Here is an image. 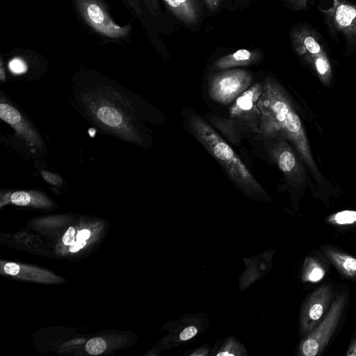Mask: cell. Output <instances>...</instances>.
<instances>
[{
  "label": "cell",
  "mask_w": 356,
  "mask_h": 356,
  "mask_svg": "<svg viewBox=\"0 0 356 356\" xmlns=\"http://www.w3.org/2000/svg\"><path fill=\"white\" fill-rule=\"evenodd\" d=\"M72 105L101 133L140 147L151 145L145 124L148 104L138 95L101 76H82L72 83Z\"/></svg>",
  "instance_id": "obj_1"
},
{
  "label": "cell",
  "mask_w": 356,
  "mask_h": 356,
  "mask_svg": "<svg viewBox=\"0 0 356 356\" xmlns=\"http://www.w3.org/2000/svg\"><path fill=\"white\" fill-rule=\"evenodd\" d=\"M262 83L263 90L257 102L261 114L258 136L280 137L291 142L314 176L319 179V171L313 159L305 129L286 92L270 75Z\"/></svg>",
  "instance_id": "obj_2"
},
{
  "label": "cell",
  "mask_w": 356,
  "mask_h": 356,
  "mask_svg": "<svg viewBox=\"0 0 356 356\" xmlns=\"http://www.w3.org/2000/svg\"><path fill=\"white\" fill-rule=\"evenodd\" d=\"M189 130L218 162L229 179L246 196L266 201L268 195L231 146L203 118L191 115Z\"/></svg>",
  "instance_id": "obj_3"
},
{
  "label": "cell",
  "mask_w": 356,
  "mask_h": 356,
  "mask_svg": "<svg viewBox=\"0 0 356 356\" xmlns=\"http://www.w3.org/2000/svg\"><path fill=\"white\" fill-rule=\"evenodd\" d=\"M263 83L257 82L238 97L229 109L228 117H209L210 122L234 145L240 144L247 133L260 134L261 114L257 102Z\"/></svg>",
  "instance_id": "obj_4"
},
{
  "label": "cell",
  "mask_w": 356,
  "mask_h": 356,
  "mask_svg": "<svg viewBox=\"0 0 356 356\" xmlns=\"http://www.w3.org/2000/svg\"><path fill=\"white\" fill-rule=\"evenodd\" d=\"M0 118L14 131L12 146L26 160L42 163L47 155V146L38 129L22 108L2 91L0 95Z\"/></svg>",
  "instance_id": "obj_5"
},
{
  "label": "cell",
  "mask_w": 356,
  "mask_h": 356,
  "mask_svg": "<svg viewBox=\"0 0 356 356\" xmlns=\"http://www.w3.org/2000/svg\"><path fill=\"white\" fill-rule=\"evenodd\" d=\"M291 48L300 60L313 70L325 85L332 77L327 41L318 29L307 22L293 25L289 31Z\"/></svg>",
  "instance_id": "obj_6"
},
{
  "label": "cell",
  "mask_w": 356,
  "mask_h": 356,
  "mask_svg": "<svg viewBox=\"0 0 356 356\" xmlns=\"http://www.w3.org/2000/svg\"><path fill=\"white\" fill-rule=\"evenodd\" d=\"M317 8L330 39L346 54H356V0H331L330 7Z\"/></svg>",
  "instance_id": "obj_7"
},
{
  "label": "cell",
  "mask_w": 356,
  "mask_h": 356,
  "mask_svg": "<svg viewBox=\"0 0 356 356\" xmlns=\"http://www.w3.org/2000/svg\"><path fill=\"white\" fill-rule=\"evenodd\" d=\"M346 304V294L343 291L334 298L325 318L300 341L298 355L316 356L322 353L337 327Z\"/></svg>",
  "instance_id": "obj_8"
},
{
  "label": "cell",
  "mask_w": 356,
  "mask_h": 356,
  "mask_svg": "<svg viewBox=\"0 0 356 356\" xmlns=\"http://www.w3.org/2000/svg\"><path fill=\"white\" fill-rule=\"evenodd\" d=\"M253 82L250 72L241 68L218 71L209 81L210 98L218 104L228 105L247 90Z\"/></svg>",
  "instance_id": "obj_9"
},
{
  "label": "cell",
  "mask_w": 356,
  "mask_h": 356,
  "mask_svg": "<svg viewBox=\"0 0 356 356\" xmlns=\"http://www.w3.org/2000/svg\"><path fill=\"white\" fill-rule=\"evenodd\" d=\"M258 136L264 149L283 173L288 184L300 186L306 179L305 173L289 141L280 137Z\"/></svg>",
  "instance_id": "obj_10"
},
{
  "label": "cell",
  "mask_w": 356,
  "mask_h": 356,
  "mask_svg": "<svg viewBox=\"0 0 356 356\" xmlns=\"http://www.w3.org/2000/svg\"><path fill=\"white\" fill-rule=\"evenodd\" d=\"M76 3L87 24L99 33L108 38H119L129 32V27L115 24L98 0H76Z\"/></svg>",
  "instance_id": "obj_11"
},
{
  "label": "cell",
  "mask_w": 356,
  "mask_h": 356,
  "mask_svg": "<svg viewBox=\"0 0 356 356\" xmlns=\"http://www.w3.org/2000/svg\"><path fill=\"white\" fill-rule=\"evenodd\" d=\"M332 289L323 284L309 294L304 301L299 318V334L306 336L320 323L332 299Z\"/></svg>",
  "instance_id": "obj_12"
},
{
  "label": "cell",
  "mask_w": 356,
  "mask_h": 356,
  "mask_svg": "<svg viewBox=\"0 0 356 356\" xmlns=\"http://www.w3.org/2000/svg\"><path fill=\"white\" fill-rule=\"evenodd\" d=\"M209 323L204 314L185 315L177 321L171 322V332L168 340L172 348L191 342L204 332Z\"/></svg>",
  "instance_id": "obj_13"
},
{
  "label": "cell",
  "mask_w": 356,
  "mask_h": 356,
  "mask_svg": "<svg viewBox=\"0 0 356 356\" xmlns=\"http://www.w3.org/2000/svg\"><path fill=\"white\" fill-rule=\"evenodd\" d=\"M275 251L271 250L257 257L243 259L246 268L239 279L241 291L259 280L270 269L271 259Z\"/></svg>",
  "instance_id": "obj_14"
},
{
  "label": "cell",
  "mask_w": 356,
  "mask_h": 356,
  "mask_svg": "<svg viewBox=\"0 0 356 356\" xmlns=\"http://www.w3.org/2000/svg\"><path fill=\"white\" fill-rule=\"evenodd\" d=\"M263 54L258 49H241L218 58L211 66L210 70L218 72L237 67L249 66L259 63Z\"/></svg>",
  "instance_id": "obj_15"
},
{
  "label": "cell",
  "mask_w": 356,
  "mask_h": 356,
  "mask_svg": "<svg viewBox=\"0 0 356 356\" xmlns=\"http://www.w3.org/2000/svg\"><path fill=\"white\" fill-rule=\"evenodd\" d=\"M172 14L187 26L197 24L201 8L197 0H163Z\"/></svg>",
  "instance_id": "obj_16"
},
{
  "label": "cell",
  "mask_w": 356,
  "mask_h": 356,
  "mask_svg": "<svg viewBox=\"0 0 356 356\" xmlns=\"http://www.w3.org/2000/svg\"><path fill=\"white\" fill-rule=\"evenodd\" d=\"M322 252L344 277L356 279V258L334 247L323 245Z\"/></svg>",
  "instance_id": "obj_17"
},
{
  "label": "cell",
  "mask_w": 356,
  "mask_h": 356,
  "mask_svg": "<svg viewBox=\"0 0 356 356\" xmlns=\"http://www.w3.org/2000/svg\"><path fill=\"white\" fill-rule=\"evenodd\" d=\"M2 202H11L17 206H28L31 204L46 206L49 204L50 200L45 194L34 190L15 191L2 193Z\"/></svg>",
  "instance_id": "obj_18"
},
{
  "label": "cell",
  "mask_w": 356,
  "mask_h": 356,
  "mask_svg": "<svg viewBox=\"0 0 356 356\" xmlns=\"http://www.w3.org/2000/svg\"><path fill=\"white\" fill-rule=\"evenodd\" d=\"M247 355L243 345L233 336L218 341L211 348L210 353L212 356H246Z\"/></svg>",
  "instance_id": "obj_19"
},
{
  "label": "cell",
  "mask_w": 356,
  "mask_h": 356,
  "mask_svg": "<svg viewBox=\"0 0 356 356\" xmlns=\"http://www.w3.org/2000/svg\"><path fill=\"white\" fill-rule=\"evenodd\" d=\"M325 273V268L319 260L313 257H307L302 266L301 280L304 282H318L323 278Z\"/></svg>",
  "instance_id": "obj_20"
},
{
  "label": "cell",
  "mask_w": 356,
  "mask_h": 356,
  "mask_svg": "<svg viewBox=\"0 0 356 356\" xmlns=\"http://www.w3.org/2000/svg\"><path fill=\"white\" fill-rule=\"evenodd\" d=\"M328 224L334 226H351L356 225V211L344 210L332 213L327 217Z\"/></svg>",
  "instance_id": "obj_21"
},
{
  "label": "cell",
  "mask_w": 356,
  "mask_h": 356,
  "mask_svg": "<svg viewBox=\"0 0 356 356\" xmlns=\"http://www.w3.org/2000/svg\"><path fill=\"white\" fill-rule=\"evenodd\" d=\"M289 10L302 12L309 10L315 0H280Z\"/></svg>",
  "instance_id": "obj_22"
},
{
  "label": "cell",
  "mask_w": 356,
  "mask_h": 356,
  "mask_svg": "<svg viewBox=\"0 0 356 356\" xmlns=\"http://www.w3.org/2000/svg\"><path fill=\"white\" fill-rule=\"evenodd\" d=\"M106 347V341L100 338L95 337L90 339L86 344V350L92 355H97L102 353Z\"/></svg>",
  "instance_id": "obj_23"
},
{
  "label": "cell",
  "mask_w": 356,
  "mask_h": 356,
  "mask_svg": "<svg viewBox=\"0 0 356 356\" xmlns=\"http://www.w3.org/2000/svg\"><path fill=\"white\" fill-rule=\"evenodd\" d=\"M40 176L47 184L54 186H60L65 184V180L58 173L51 172L46 170H38Z\"/></svg>",
  "instance_id": "obj_24"
},
{
  "label": "cell",
  "mask_w": 356,
  "mask_h": 356,
  "mask_svg": "<svg viewBox=\"0 0 356 356\" xmlns=\"http://www.w3.org/2000/svg\"><path fill=\"white\" fill-rule=\"evenodd\" d=\"M9 69L15 74H22L27 71V65L22 59L15 58L10 61Z\"/></svg>",
  "instance_id": "obj_25"
},
{
  "label": "cell",
  "mask_w": 356,
  "mask_h": 356,
  "mask_svg": "<svg viewBox=\"0 0 356 356\" xmlns=\"http://www.w3.org/2000/svg\"><path fill=\"white\" fill-rule=\"evenodd\" d=\"M211 351V348L208 344H204L197 348L186 350L184 355L188 356H207L210 355Z\"/></svg>",
  "instance_id": "obj_26"
},
{
  "label": "cell",
  "mask_w": 356,
  "mask_h": 356,
  "mask_svg": "<svg viewBox=\"0 0 356 356\" xmlns=\"http://www.w3.org/2000/svg\"><path fill=\"white\" fill-rule=\"evenodd\" d=\"M74 234H75V229L72 227H70L64 236H63V242L66 245H72L74 241Z\"/></svg>",
  "instance_id": "obj_27"
},
{
  "label": "cell",
  "mask_w": 356,
  "mask_h": 356,
  "mask_svg": "<svg viewBox=\"0 0 356 356\" xmlns=\"http://www.w3.org/2000/svg\"><path fill=\"white\" fill-rule=\"evenodd\" d=\"M4 271L8 275H16L19 272V266L15 263L9 262L4 266Z\"/></svg>",
  "instance_id": "obj_28"
},
{
  "label": "cell",
  "mask_w": 356,
  "mask_h": 356,
  "mask_svg": "<svg viewBox=\"0 0 356 356\" xmlns=\"http://www.w3.org/2000/svg\"><path fill=\"white\" fill-rule=\"evenodd\" d=\"M208 9L213 12L216 10L224 0H203Z\"/></svg>",
  "instance_id": "obj_29"
},
{
  "label": "cell",
  "mask_w": 356,
  "mask_h": 356,
  "mask_svg": "<svg viewBox=\"0 0 356 356\" xmlns=\"http://www.w3.org/2000/svg\"><path fill=\"white\" fill-rule=\"evenodd\" d=\"M152 14H156L159 10L158 0H143Z\"/></svg>",
  "instance_id": "obj_30"
},
{
  "label": "cell",
  "mask_w": 356,
  "mask_h": 356,
  "mask_svg": "<svg viewBox=\"0 0 356 356\" xmlns=\"http://www.w3.org/2000/svg\"><path fill=\"white\" fill-rule=\"evenodd\" d=\"M86 244V240H77L70 245V250L72 252H76L83 248Z\"/></svg>",
  "instance_id": "obj_31"
},
{
  "label": "cell",
  "mask_w": 356,
  "mask_h": 356,
  "mask_svg": "<svg viewBox=\"0 0 356 356\" xmlns=\"http://www.w3.org/2000/svg\"><path fill=\"white\" fill-rule=\"evenodd\" d=\"M345 355L346 356H356V337L350 342Z\"/></svg>",
  "instance_id": "obj_32"
},
{
  "label": "cell",
  "mask_w": 356,
  "mask_h": 356,
  "mask_svg": "<svg viewBox=\"0 0 356 356\" xmlns=\"http://www.w3.org/2000/svg\"><path fill=\"white\" fill-rule=\"evenodd\" d=\"M90 236V233L88 229H82L79 231L76 235L77 240H86Z\"/></svg>",
  "instance_id": "obj_33"
}]
</instances>
